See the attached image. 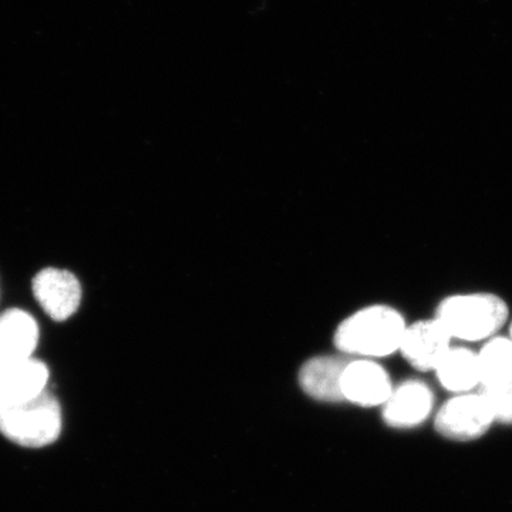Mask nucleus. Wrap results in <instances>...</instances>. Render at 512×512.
Wrapping results in <instances>:
<instances>
[{"label":"nucleus","mask_w":512,"mask_h":512,"mask_svg":"<svg viewBox=\"0 0 512 512\" xmlns=\"http://www.w3.org/2000/svg\"><path fill=\"white\" fill-rule=\"evenodd\" d=\"M511 316L503 296L490 291L450 293L440 299L433 313L454 343L467 346H480L503 333Z\"/></svg>","instance_id":"nucleus-1"},{"label":"nucleus","mask_w":512,"mask_h":512,"mask_svg":"<svg viewBox=\"0 0 512 512\" xmlns=\"http://www.w3.org/2000/svg\"><path fill=\"white\" fill-rule=\"evenodd\" d=\"M407 325L406 316L394 306H366L340 323L335 345L355 359H386L399 353Z\"/></svg>","instance_id":"nucleus-2"},{"label":"nucleus","mask_w":512,"mask_h":512,"mask_svg":"<svg viewBox=\"0 0 512 512\" xmlns=\"http://www.w3.org/2000/svg\"><path fill=\"white\" fill-rule=\"evenodd\" d=\"M62 429V407L47 390L28 402L0 409V434L20 447L50 446L59 439Z\"/></svg>","instance_id":"nucleus-3"},{"label":"nucleus","mask_w":512,"mask_h":512,"mask_svg":"<svg viewBox=\"0 0 512 512\" xmlns=\"http://www.w3.org/2000/svg\"><path fill=\"white\" fill-rule=\"evenodd\" d=\"M434 429L454 443H473L484 437L497 423L483 390L454 394L433 417Z\"/></svg>","instance_id":"nucleus-4"},{"label":"nucleus","mask_w":512,"mask_h":512,"mask_svg":"<svg viewBox=\"0 0 512 512\" xmlns=\"http://www.w3.org/2000/svg\"><path fill=\"white\" fill-rule=\"evenodd\" d=\"M382 409L384 423L392 429H416L434 417L436 399L429 383L409 379L393 387Z\"/></svg>","instance_id":"nucleus-5"},{"label":"nucleus","mask_w":512,"mask_h":512,"mask_svg":"<svg viewBox=\"0 0 512 512\" xmlns=\"http://www.w3.org/2000/svg\"><path fill=\"white\" fill-rule=\"evenodd\" d=\"M453 345V339L431 316V318L409 322L403 335L399 355H402L407 365L412 366L417 372L434 373Z\"/></svg>","instance_id":"nucleus-6"},{"label":"nucleus","mask_w":512,"mask_h":512,"mask_svg":"<svg viewBox=\"0 0 512 512\" xmlns=\"http://www.w3.org/2000/svg\"><path fill=\"white\" fill-rule=\"evenodd\" d=\"M32 291L40 308L57 322L72 318L82 302L79 279L64 269H42L33 278Z\"/></svg>","instance_id":"nucleus-7"},{"label":"nucleus","mask_w":512,"mask_h":512,"mask_svg":"<svg viewBox=\"0 0 512 512\" xmlns=\"http://www.w3.org/2000/svg\"><path fill=\"white\" fill-rule=\"evenodd\" d=\"M389 372L377 360H349L342 380L343 397L362 407H383L393 392Z\"/></svg>","instance_id":"nucleus-8"},{"label":"nucleus","mask_w":512,"mask_h":512,"mask_svg":"<svg viewBox=\"0 0 512 512\" xmlns=\"http://www.w3.org/2000/svg\"><path fill=\"white\" fill-rule=\"evenodd\" d=\"M49 367L36 357L0 365V409L28 402L46 392Z\"/></svg>","instance_id":"nucleus-9"},{"label":"nucleus","mask_w":512,"mask_h":512,"mask_svg":"<svg viewBox=\"0 0 512 512\" xmlns=\"http://www.w3.org/2000/svg\"><path fill=\"white\" fill-rule=\"evenodd\" d=\"M36 319L22 309L0 313V365L30 359L39 345Z\"/></svg>","instance_id":"nucleus-10"},{"label":"nucleus","mask_w":512,"mask_h":512,"mask_svg":"<svg viewBox=\"0 0 512 512\" xmlns=\"http://www.w3.org/2000/svg\"><path fill=\"white\" fill-rule=\"evenodd\" d=\"M433 375L451 396L481 390L477 349L454 343L434 370Z\"/></svg>","instance_id":"nucleus-11"},{"label":"nucleus","mask_w":512,"mask_h":512,"mask_svg":"<svg viewBox=\"0 0 512 512\" xmlns=\"http://www.w3.org/2000/svg\"><path fill=\"white\" fill-rule=\"evenodd\" d=\"M349 359L320 356L309 360L299 373V383L309 396L322 402H342V380Z\"/></svg>","instance_id":"nucleus-12"},{"label":"nucleus","mask_w":512,"mask_h":512,"mask_svg":"<svg viewBox=\"0 0 512 512\" xmlns=\"http://www.w3.org/2000/svg\"><path fill=\"white\" fill-rule=\"evenodd\" d=\"M481 390L491 389L512 376V340L507 333H500L477 349Z\"/></svg>","instance_id":"nucleus-13"},{"label":"nucleus","mask_w":512,"mask_h":512,"mask_svg":"<svg viewBox=\"0 0 512 512\" xmlns=\"http://www.w3.org/2000/svg\"><path fill=\"white\" fill-rule=\"evenodd\" d=\"M497 423L512 426V376L498 386L483 390Z\"/></svg>","instance_id":"nucleus-14"},{"label":"nucleus","mask_w":512,"mask_h":512,"mask_svg":"<svg viewBox=\"0 0 512 512\" xmlns=\"http://www.w3.org/2000/svg\"><path fill=\"white\" fill-rule=\"evenodd\" d=\"M507 335L510 336V339L512 340V316H511V319H510V322H508V326H507Z\"/></svg>","instance_id":"nucleus-15"}]
</instances>
